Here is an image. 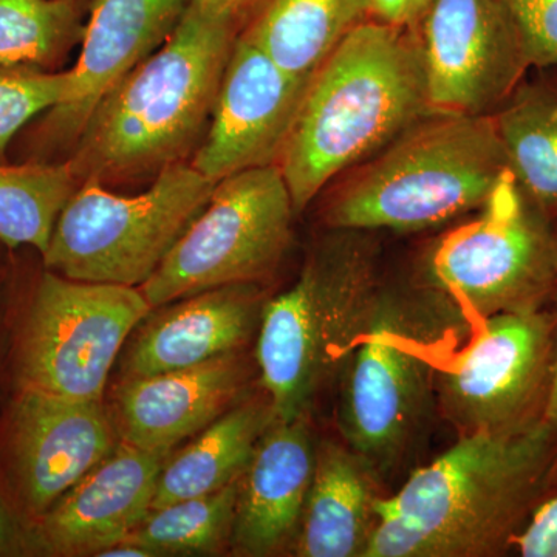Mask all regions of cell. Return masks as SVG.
<instances>
[{
	"mask_svg": "<svg viewBox=\"0 0 557 557\" xmlns=\"http://www.w3.org/2000/svg\"><path fill=\"white\" fill-rule=\"evenodd\" d=\"M557 449V432H474L394 496L376 498L362 557H486L508 552Z\"/></svg>",
	"mask_w": 557,
	"mask_h": 557,
	"instance_id": "obj_1",
	"label": "cell"
},
{
	"mask_svg": "<svg viewBox=\"0 0 557 557\" xmlns=\"http://www.w3.org/2000/svg\"><path fill=\"white\" fill-rule=\"evenodd\" d=\"M428 113L416 28L375 17L355 28L311 78L277 161L296 214Z\"/></svg>",
	"mask_w": 557,
	"mask_h": 557,
	"instance_id": "obj_2",
	"label": "cell"
},
{
	"mask_svg": "<svg viewBox=\"0 0 557 557\" xmlns=\"http://www.w3.org/2000/svg\"><path fill=\"white\" fill-rule=\"evenodd\" d=\"M240 28L201 3L90 113L70 160L81 180H123L182 161L214 109Z\"/></svg>",
	"mask_w": 557,
	"mask_h": 557,
	"instance_id": "obj_3",
	"label": "cell"
},
{
	"mask_svg": "<svg viewBox=\"0 0 557 557\" xmlns=\"http://www.w3.org/2000/svg\"><path fill=\"white\" fill-rule=\"evenodd\" d=\"M508 171L494 116L428 113L330 194V230L421 231L479 209Z\"/></svg>",
	"mask_w": 557,
	"mask_h": 557,
	"instance_id": "obj_4",
	"label": "cell"
},
{
	"mask_svg": "<svg viewBox=\"0 0 557 557\" xmlns=\"http://www.w3.org/2000/svg\"><path fill=\"white\" fill-rule=\"evenodd\" d=\"M215 185L190 161L163 168L137 196L86 180L61 212L44 263L75 281L139 288L207 207Z\"/></svg>",
	"mask_w": 557,
	"mask_h": 557,
	"instance_id": "obj_5",
	"label": "cell"
},
{
	"mask_svg": "<svg viewBox=\"0 0 557 557\" xmlns=\"http://www.w3.org/2000/svg\"><path fill=\"white\" fill-rule=\"evenodd\" d=\"M432 292L420 304L380 289L368 329L339 372L341 435L376 478L408 456L432 408L434 368L416 333L450 304Z\"/></svg>",
	"mask_w": 557,
	"mask_h": 557,
	"instance_id": "obj_6",
	"label": "cell"
},
{
	"mask_svg": "<svg viewBox=\"0 0 557 557\" xmlns=\"http://www.w3.org/2000/svg\"><path fill=\"white\" fill-rule=\"evenodd\" d=\"M428 274L429 288L480 319L545 309L556 293V223L508 170L475 219L438 242Z\"/></svg>",
	"mask_w": 557,
	"mask_h": 557,
	"instance_id": "obj_7",
	"label": "cell"
},
{
	"mask_svg": "<svg viewBox=\"0 0 557 557\" xmlns=\"http://www.w3.org/2000/svg\"><path fill=\"white\" fill-rule=\"evenodd\" d=\"M295 215L278 164L220 180L207 207L139 289L156 309L208 289L255 284L284 258Z\"/></svg>",
	"mask_w": 557,
	"mask_h": 557,
	"instance_id": "obj_8",
	"label": "cell"
},
{
	"mask_svg": "<svg viewBox=\"0 0 557 557\" xmlns=\"http://www.w3.org/2000/svg\"><path fill=\"white\" fill-rule=\"evenodd\" d=\"M150 310L138 287L47 271L22 335L21 387L101 399L123 344Z\"/></svg>",
	"mask_w": 557,
	"mask_h": 557,
	"instance_id": "obj_9",
	"label": "cell"
},
{
	"mask_svg": "<svg viewBox=\"0 0 557 557\" xmlns=\"http://www.w3.org/2000/svg\"><path fill=\"white\" fill-rule=\"evenodd\" d=\"M555 369V313L483 318L467 350L435 380L440 410L460 435L536 426L547 412Z\"/></svg>",
	"mask_w": 557,
	"mask_h": 557,
	"instance_id": "obj_10",
	"label": "cell"
},
{
	"mask_svg": "<svg viewBox=\"0 0 557 557\" xmlns=\"http://www.w3.org/2000/svg\"><path fill=\"white\" fill-rule=\"evenodd\" d=\"M416 30L431 113L494 115L533 70L498 0H429Z\"/></svg>",
	"mask_w": 557,
	"mask_h": 557,
	"instance_id": "obj_11",
	"label": "cell"
},
{
	"mask_svg": "<svg viewBox=\"0 0 557 557\" xmlns=\"http://www.w3.org/2000/svg\"><path fill=\"white\" fill-rule=\"evenodd\" d=\"M310 81L289 75L239 33L207 137L190 164L215 183L237 172L277 164Z\"/></svg>",
	"mask_w": 557,
	"mask_h": 557,
	"instance_id": "obj_12",
	"label": "cell"
},
{
	"mask_svg": "<svg viewBox=\"0 0 557 557\" xmlns=\"http://www.w3.org/2000/svg\"><path fill=\"white\" fill-rule=\"evenodd\" d=\"M113 445L101 399L21 387L11 412V456L22 496L36 515L109 457Z\"/></svg>",
	"mask_w": 557,
	"mask_h": 557,
	"instance_id": "obj_13",
	"label": "cell"
},
{
	"mask_svg": "<svg viewBox=\"0 0 557 557\" xmlns=\"http://www.w3.org/2000/svg\"><path fill=\"white\" fill-rule=\"evenodd\" d=\"M170 453L123 443L42 516L40 545L60 556L100 555L126 541L149 515Z\"/></svg>",
	"mask_w": 557,
	"mask_h": 557,
	"instance_id": "obj_14",
	"label": "cell"
},
{
	"mask_svg": "<svg viewBox=\"0 0 557 557\" xmlns=\"http://www.w3.org/2000/svg\"><path fill=\"white\" fill-rule=\"evenodd\" d=\"M196 0H91L70 100L49 126L78 139L90 113L124 75L160 49Z\"/></svg>",
	"mask_w": 557,
	"mask_h": 557,
	"instance_id": "obj_15",
	"label": "cell"
},
{
	"mask_svg": "<svg viewBox=\"0 0 557 557\" xmlns=\"http://www.w3.org/2000/svg\"><path fill=\"white\" fill-rule=\"evenodd\" d=\"M244 381L236 351L194 368L124 380L116 391L123 443L149 453H170L223 416Z\"/></svg>",
	"mask_w": 557,
	"mask_h": 557,
	"instance_id": "obj_16",
	"label": "cell"
},
{
	"mask_svg": "<svg viewBox=\"0 0 557 557\" xmlns=\"http://www.w3.org/2000/svg\"><path fill=\"white\" fill-rule=\"evenodd\" d=\"M317 449L306 417L277 421L260 437L240 478L234 547L242 555L269 556L295 536L302 520Z\"/></svg>",
	"mask_w": 557,
	"mask_h": 557,
	"instance_id": "obj_17",
	"label": "cell"
},
{
	"mask_svg": "<svg viewBox=\"0 0 557 557\" xmlns=\"http://www.w3.org/2000/svg\"><path fill=\"white\" fill-rule=\"evenodd\" d=\"M150 318L124 361V380L188 369L234 354L247 343L259 318L252 284L208 289L175 300Z\"/></svg>",
	"mask_w": 557,
	"mask_h": 557,
	"instance_id": "obj_18",
	"label": "cell"
},
{
	"mask_svg": "<svg viewBox=\"0 0 557 557\" xmlns=\"http://www.w3.org/2000/svg\"><path fill=\"white\" fill-rule=\"evenodd\" d=\"M375 478L346 445L327 442L319 446L296 555L364 556L375 527Z\"/></svg>",
	"mask_w": 557,
	"mask_h": 557,
	"instance_id": "obj_19",
	"label": "cell"
},
{
	"mask_svg": "<svg viewBox=\"0 0 557 557\" xmlns=\"http://www.w3.org/2000/svg\"><path fill=\"white\" fill-rule=\"evenodd\" d=\"M372 17V0H263L239 33L289 75L311 79L332 51Z\"/></svg>",
	"mask_w": 557,
	"mask_h": 557,
	"instance_id": "obj_20",
	"label": "cell"
},
{
	"mask_svg": "<svg viewBox=\"0 0 557 557\" xmlns=\"http://www.w3.org/2000/svg\"><path fill=\"white\" fill-rule=\"evenodd\" d=\"M508 170L545 218L557 223V70H537L494 113Z\"/></svg>",
	"mask_w": 557,
	"mask_h": 557,
	"instance_id": "obj_21",
	"label": "cell"
},
{
	"mask_svg": "<svg viewBox=\"0 0 557 557\" xmlns=\"http://www.w3.org/2000/svg\"><path fill=\"white\" fill-rule=\"evenodd\" d=\"M273 420L270 405L247 403L212 421L174 460L164 463L150 511L215 493L239 480Z\"/></svg>",
	"mask_w": 557,
	"mask_h": 557,
	"instance_id": "obj_22",
	"label": "cell"
},
{
	"mask_svg": "<svg viewBox=\"0 0 557 557\" xmlns=\"http://www.w3.org/2000/svg\"><path fill=\"white\" fill-rule=\"evenodd\" d=\"M72 163H0V240L46 255L65 205L79 188Z\"/></svg>",
	"mask_w": 557,
	"mask_h": 557,
	"instance_id": "obj_23",
	"label": "cell"
},
{
	"mask_svg": "<svg viewBox=\"0 0 557 557\" xmlns=\"http://www.w3.org/2000/svg\"><path fill=\"white\" fill-rule=\"evenodd\" d=\"M87 0H0V65L51 70L83 40Z\"/></svg>",
	"mask_w": 557,
	"mask_h": 557,
	"instance_id": "obj_24",
	"label": "cell"
},
{
	"mask_svg": "<svg viewBox=\"0 0 557 557\" xmlns=\"http://www.w3.org/2000/svg\"><path fill=\"white\" fill-rule=\"evenodd\" d=\"M240 479L215 493L152 509L126 541L153 555L214 552L233 533Z\"/></svg>",
	"mask_w": 557,
	"mask_h": 557,
	"instance_id": "obj_25",
	"label": "cell"
},
{
	"mask_svg": "<svg viewBox=\"0 0 557 557\" xmlns=\"http://www.w3.org/2000/svg\"><path fill=\"white\" fill-rule=\"evenodd\" d=\"M73 90L72 69L64 72L0 65V163L11 139L39 113L61 108Z\"/></svg>",
	"mask_w": 557,
	"mask_h": 557,
	"instance_id": "obj_26",
	"label": "cell"
},
{
	"mask_svg": "<svg viewBox=\"0 0 557 557\" xmlns=\"http://www.w3.org/2000/svg\"><path fill=\"white\" fill-rule=\"evenodd\" d=\"M507 10L531 69L557 70V0H498Z\"/></svg>",
	"mask_w": 557,
	"mask_h": 557,
	"instance_id": "obj_27",
	"label": "cell"
},
{
	"mask_svg": "<svg viewBox=\"0 0 557 557\" xmlns=\"http://www.w3.org/2000/svg\"><path fill=\"white\" fill-rule=\"evenodd\" d=\"M509 549L523 557H557V449L536 500Z\"/></svg>",
	"mask_w": 557,
	"mask_h": 557,
	"instance_id": "obj_28",
	"label": "cell"
},
{
	"mask_svg": "<svg viewBox=\"0 0 557 557\" xmlns=\"http://www.w3.org/2000/svg\"><path fill=\"white\" fill-rule=\"evenodd\" d=\"M262 2L263 0H201L207 9L230 17L239 28Z\"/></svg>",
	"mask_w": 557,
	"mask_h": 557,
	"instance_id": "obj_29",
	"label": "cell"
},
{
	"mask_svg": "<svg viewBox=\"0 0 557 557\" xmlns=\"http://www.w3.org/2000/svg\"><path fill=\"white\" fill-rule=\"evenodd\" d=\"M410 0H372L375 20L394 25H408Z\"/></svg>",
	"mask_w": 557,
	"mask_h": 557,
	"instance_id": "obj_30",
	"label": "cell"
},
{
	"mask_svg": "<svg viewBox=\"0 0 557 557\" xmlns=\"http://www.w3.org/2000/svg\"><path fill=\"white\" fill-rule=\"evenodd\" d=\"M102 557H149L156 556L150 549L141 547L139 544H135L132 541L119 542V544L112 545V547L102 549L100 555Z\"/></svg>",
	"mask_w": 557,
	"mask_h": 557,
	"instance_id": "obj_31",
	"label": "cell"
},
{
	"mask_svg": "<svg viewBox=\"0 0 557 557\" xmlns=\"http://www.w3.org/2000/svg\"><path fill=\"white\" fill-rule=\"evenodd\" d=\"M557 228V223H556ZM556 369H555V381H553V391L552 397H549L547 412H545L544 423L547 424L549 429L557 432V284H556Z\"/></svg>",
	"mask_w": 557,
	"mask_h": 557,
	"instance_id": "obj_32",
	"label": "cell"
},
{
	"mask_svg": "<svg viewBox=\"0 0 557 557\" xmlns=\"http://www.w3.org/2000/svg\"><path fill=\"white\" fill-rule=\"evenodd\" d=\"M429 0H410L408 27L416 28L424 10H426Z\"/></svg>",
	"mask_w": 557,
	"mask_h": 557,
	"instance_id": "obj_33",
	"label": "cell"
},
{
	"mask_svg": "<svg viewBox=\"0 0 557 557\" xmlns=\"http://www.w3.org/2000/svg\"><path fill=\"white\" fill-rule=\"evenodd\" d=\"M5 536V516H3L2 507H0V542Z\"/></svg>",
	"mask_w": 557,
	"mask_h": 557,
	"instance_id": "obj_34",
	"label": "cell"
}]
</instances>
